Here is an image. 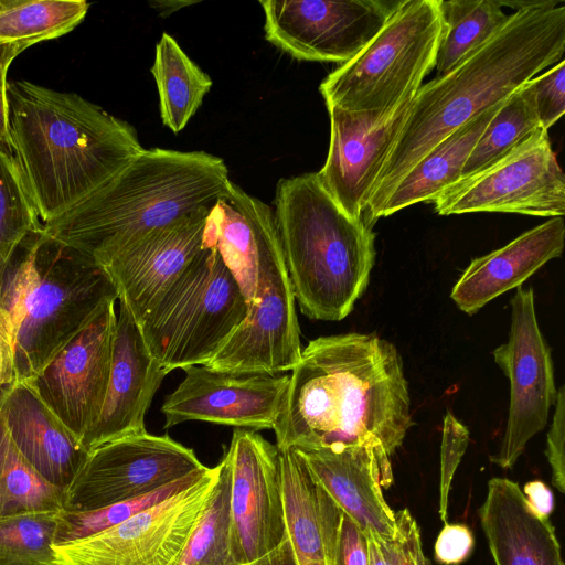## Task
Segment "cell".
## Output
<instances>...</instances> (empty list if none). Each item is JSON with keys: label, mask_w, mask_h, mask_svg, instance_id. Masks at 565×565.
Segmentation results:
<instances>
[{"label": "cell", "mask_w": 565, "mask_h": 565, "mask_svg": "<svg viewBox=\"0 0 565 565\" xmlns=\"http://www.w3.org/2000/svg\"><path fill=\"white\" fill-rule=\"evenodd\" d=\"M413 425L397 348L373 333L349 332L302 349L273 430L278 450L371 447L387 489L391 456Z\"/></svg>", "instance_id": "6da1fadb"}, {"label": "cell", "mask_w": 565, "mask_h": 565, "mask_svg": "<svg viewBox=\"0 0 565 565\" xmlns=\"http://www.w3.org/2000/svg\"><path fill=\"white\" fill-rule=\"evenodd\" d=\"M558 3L503 1L515 9L505 25L451 71L419 87L376 180L365 220L443 139L563 60L565 6Z\"/></svg>", "instance_id": "7a4b0ae2"}, {"label": "cell", "mask_w": 565, "mask_h": 565, "mask_svg": "<svg viewBox=\"0 0 565 565\" xmlns=\"http://www.w3.org/2000/svg\"><path fill=\"white\" fill-rule=\"evenodd\" d=\"M7 94L12 149L42 224L143 150L130 124L75 93L14 81Z\"/></svg>", "instance_id": "3957f363"}, {"label": "cell", "mask_w": 565, "mask_h": 565, "mask_svg": "<svg viewBox=\"0 0 565 565\" xmlns=\"http://www.w3.org/2000/svg\"><path fill=\"white\" fill-rule=\"evenodd\" d=\"M228 182L225 162L214 154L143 149L42 230L104 266L142 235L213 207Z\"/></svg>", "instance_id": "277c9868"}, {"label": "cell", "mask_w": 565, "mask_h": 565, "mask_svg": "<svg viewBox=\"0 0 565 565\" xmlns=\"http://www.w3.org/2000/svg\"><path fill=\"white\" fill-rule=\"evenodd\" d=\"M117 299L97 262L42 228L30 233L10 260L0 294L13 339L15 382L33 377L104 305Z\"/></svg>", "instance_id": "5b68a950"}, {"label": "cell", "mask_w": 565, "mask_h": 565, "mask_svg": "<svg viewBox=\"0 0 565 565\" xmlns=\"http://www.w3.org/2000/svg\"><path fill=\"white\" fill-rule=\"evenodd\" d=\"M274 213L295 299L312 320L340 321L364 294L375 262V234L348 215L317 172L278 181Z\"/></svg>", "instance_id": "8992f818"}, {"label": "cell", "mask_w": 565, "mask_h": 565, "mask_svg": "<svg viewBox=\"0 0 565 565\" xmlns=\"http://www.w3.org/2000/svg\"><path fill=\"white\" fill-rule=\"evenodd\" d=\"M247 303L215 247H202L147 312L139 328L169 373L205 365L239 326Z\"/></svg>", "instance_id": "52a82bcc"}, {"label": "cell", "mask_w": 565, "mask_h": 565, "mask_svg": "<svg viewBox=\"0 0 565 565\" xmlns=\"http://www.w3.org/2000/svg\"><path fill=\"white\" fill-rule=\"evenodd\" d=\"M441 29L438 0H399L359 54L322 81L326 106L388 111L414 97L435 67Z\"/></svg>", "instance_id": "ba28073f"}, {"label": "cell", "mask_w": 565, "mask_h": 565, "mask_svg": "<svg viewBox=\"0 0 565 565\" xmlns=\"http://www.w3.org/2000/svg\"><path fill=\"white\" fill-rule=\"evenodd\" d=\"M301 351L295 294L273 210L260 233L255 301L205 366L231 373L278 374L291 371Z\"/></svg>", "instance_id": "9c48e42d"}, {"label": "cell", "mask_w": 565, "mask_h": 565, "mask_svg": "<svg viewBox=\"0 0 565 565\" xmlns=\"http://www.w3.org/2000/svg\"><path fill=\"white\" fill-rule=\"evenodd\" d=\"M218 465L188 489L103 532L54 545L58 565H175L202 515Z\"/></svg>", "instance_id": "30bf717a"}, {"label": "cell", "mask_w": 565, "mask_h": 565, "mask_svg": "<svg viewBox=\"0 0 565 565\" xmlns=\"http://www.w3.org/2000/svg\"><path fill=\"white\" fill-rule=\"evenodd\" d=\"M433 202L439 215L499 212L563 217L565 175L547 130L537 129L498 162L452 184Z\"/></svg>", "instance_id": "8fae6325"}, {"label": "cell", "mask_w": 565, "mask_h": 565, "mask_svg": "<svg viewBox=\"0 0 565 565\" xmlns=\"http://www.w3.org/2000/svg\"><path fill=\"white\" fill-rule=\"evenodd\" d=\"M203 467L193 449L168 435L118 438L88 452L65 491L64 510L90 511L142 497Z\"/></svg>", "instance_id": "7c38bea8"}, {"label": "cell", "mask_w": 565, "mask_h": 565, "mask_svg": "<svg viewBox=\"0 0 565 565\" xmlns=\"http://www.w3.org/2000/svg\"><path fill=\"white\" fill-rule=\"evenodd\" d=\"M492 355L510 381V403L500 447L490 460L510 469L527 443L545 428L557 394L552 353L539 327L532 288H516L508 341Z\"/></svg>", "instance_id": "4fadbf2b"}, {"label": "cell", "mask_w": 565, "mask_h": 565, "mask_svg": "<svg viewBox=\"0 0 565 565\" xmlns=\"http://www.w3.org/2000/svg\"><path fill=\"white\" fill-rule=\"evenodd\" d=\"M399 0H263L265 39L300 61L344 64L379 33Z\"/></svg>", "instance_id": "5bb4252c"}, {"label": "cell", "mask_w": 565, "mask_h": 565, "mask_svg": "<svg viewBox=\"0 0 565 565\" xmlns=\"http://www.w3.org/2000/svg\"><path fill=\"white\" fill-rule=\"evenodd\" d=\"M224 458L230 468L233 555L242 565L286 540L279 450L257 431L235 428Z\"/></svg>", "instance_id": "9a60e30c"}, {"label": "cell", "mask_w": 565, "mask_h": 565, "mask_svg": "<svg viewBox=\"0 0 565 565\" xmlns=\"http://www.w3.org/2000/svg\"><path fill=\"white\" fill-rule=\"evenodd\" d=\"M116 323L115 301H110L43 369L25 381L79 443L104 405Z\"/></svg>", "instance_id": "2e32d148"}, {"label": "cell", "mask_w": 565, "mask_h": 565, "mask_svg": "<svg viewBox=\"0 0 565 565\" xmlns=\"http://www.w3.org/2000/svg\"><path fill=\"white\" fill-rule=\"evenodd\" d=\"M183 371V381L161 406L166 429L194 420L255 431L274 429L289 375L231 373L205 365Z\"/></svg>", "instance_id": "e0dca14e"}, {"label": "cell", "mask_w": 565, "mask_h": 565, "mask_svg": "<svg viewBox=\"0 0 565 565\" xmlns=\"http://www.w3.org/2000/svg\"><path fill=\"white\" fill-rule=\"evenodd\" d=\"M413 98L388 111L327 107L330 143L326 162L317 175L324 190L351 217L363 218Z\"/></svg>", "instance_id": "ac0fdd59"}, {"label": "cell", "mask_w": 565, "mask_h": 565, "mask_svg": "<svg viewBox=\"0 0 565 565\" xmlns=\"http://www.w3.org/2000/svg\"><path fill=\"white\" fill-rule=\"evenodd\" d=\"M211 209L142 235L103 266L138 324L201 250Z\"/></svg>", "instance_id": "d6986e66"}, {"label": "cell", "mask_w": 565, "mask_h": 565, "mask_svg": "<svg viewBox=\"0 0 565 565\" xmlns=\"http://www.w3.org/2000/svg\"><path fill=\"white\" fill-rule=\"evenodd\" d=\"M168 372L150 354L136 322L119 302L111 369L102 412L81 439L88 452L108 441L146 433L145 416Z\"/></svg>", "instance_id": "ffe728a7"}, {"label": "cell", "mask_w": 565, "mask_h": 565, "mask_svg": "<svg viewBox=\"0 0 565 565\" xmlns=\"http://www.w3.org/2000/svg\"><path fill=\"white\" fill-rule=\"evenodd\" d=\"M294 450L312 479L366 535L382 541L394 539L395 515L383 495L385 482L374 449L354 446Z\"/></svg>", "instance_id": "44dd1931"}, {"label": "cell", "mask_w": 565, "mask_h": 565, "mask_svg": "<svg viewBox=\"0 0 565 565\" xmlns=\"http://www.w3.org/2000/svg\"><path fill=\"white\" fill-rule=\"evenodd\" d=\"M0 416L30 466L49 483L66 491L88 451L25 382L0 393Z\"/></svg>", "instance_id": "7402d4cb"}, {"label": "cell", "mask_w": 565, "mask_h": 565, "mask_svg": "<svg viewBox=\"0 0 565 565\" xmlns=\"http://www.w3.org/2000/svg\"><path fill=\"white\" fill-rule=\"evenodd\" d=\"M564 241V218L551 217L503 247L472 259L452 287L450 298L465 313L478 312L500 295L521 287L547 262L561 257Z\"/></svg>", "instance_id": "603a6c76"}, {"label": "cell", "mask_w": 565, "mask_h": 565, "mask_svg": "<svg viewBox=\"0 0 565 565\" xmlns=\"http://www.w3.org/2000/svg\"><path fill=\"white\" fill-rule=\"evenodd\" d=\"M478 515L495 565H564L550 519L533 512L516 482L490 479Z\"/></svg>", "instance_id": "cb8c5ba5"}, {"label": "cell", "mask_w": 565, "mask_h": 565, "mask_svg": "<svg viewBox=\"0 0 565 565\" xmlns=\"http://www.w3.org/2000/svg\"><path fill=\"white\" fill-rule=\"evenodd\" d=\"M286 537L297 565H332L341 509L292 449L279 450Z\"/></svg>", "instance_id": "d4e9b609"}, {"label": "cell", "mask_w": 565, "mask_h": 565, "mask_svg": "<svg viewBox=\"0 0 565 565\" xmlns=\"http://www.w3.org/2000/svg\"><path fill=\"white\" fill-rule=\"evenodd\" d=\"M273 210L230 180L206 217L202 247L217 249L247 306L256 298L260 233Z\"/></svg>", "instance_id": "484cf974"}, {"label": "cell", "mask_w": 565, "mask_h": 565, "mask_svg": "<svg viewBox=\"0 0 565 565\" xmlns=\"http://www.w3.org/2000/svg\"><path fill=\"white\" fill-rule=\"evenodd\" d=\"M503 102L473 117L427 152L399 179L365 223L372 226L380 217L390 216L413 204L435 201L457 183L469 154Z\"/></svg>", "instance_id": "4316f807"}, {"label": "cell", "mask_w": 565, "mask_h": 565, "mask_svg": "<svg viewBox=\"0 0 565 565\" xmlns=\"http://www.w3.org/2000/svg\"><path fill=\"white\" fill-rule=\"evenodd\" d=\"M150 72L158 88L161 121L178 134L202 105L213 82L167 32L156 45Z\"/></svg>", "instance_id": "83f0119b"}, {"label": "cell", "mask_w": 565, "mask_h": 565, "mask_svg": "<svg viewBox=\"0 0 565 565\" xmlns=\"http://www.w3.org/2000/svg\"><path fill=\"white\" fill-rule=\"evenodd\" d=\"M499 0H438L441 35L436 55L437 76L451 71L479 49L510 19Z\"/></svg>", "instance_id": "f1b7e54d"}, {"label": "cell", "mask_w": 565, "mask_h": 565, "mask_svg": "<svg viewBox=\"0 0 565 565\" xmlns=\"http://www.w3.org/2000/svg\"><path fill=\"white\" fill-rule=\"evenodd\" d=\"M88 8L84 0H0V43L24 51L60 38L84 20Z\"/></svg>", "instance_id": "f546056e"}, {"label": "cell", "mask_w": 565, "mask_h": 565, "mask_svg": "<svg viewBox=\"0 0 565 565\" xmlns=\"http://www.w3.org/2000/svg\"><path fill=\"white\" fill-rule=\"evenodd\" d=\"M540 128L527 81L503 102L488 124L469 154L459 181L484 171Z\"/></svg>", "instance_id": "4dcf8cb0"}, {"label": "cell", "mask_w": 565, "mask_h": 565, "mask_svg": "<svg viewBox=\"0 0 565 565\" xmlns=\"http://www.w3.org/2000/svg\"><path fill=\"white\" fill-rule=\"evenodd\" d=\"M65 491L44 480L12 443L0 416V516L61 512Z\"/></svg>", "instance_id": "1f68e13d"}, {"label": "cell", "mask_w": 565, "mask_h": 565, "mask_svg": "<svg viewBox=\"0 0 565 565\" xmlns=\"http://www.w3.org/2000/svg\"><path fill=\"white\" fill-rule=\"evenodd\" d=\"M175 565H237L232 546L230 468L224 457L206 507Z\"/></svg>", "instance_id": "d6a6232c"}, {"label": "cell", "mask_w": 565, "mask_h": 565, "mask_svg": "<svg viewBox=\"0 0 565 565\" xmlns=\"http://www.w3.org/2000/svg\"><path fill=\"white\" fill-rule=\"evenodd\" d=\"M42 226L18 159L0 142V294L15 249Z\"/></svg>", "instance_id": "836d02e7"}, {"label": "cell", "mask_w": 565, "mask_h": 565, "mask_svg": "<svg viewBox=\"0 0 565 565\" xmlns=\"http://www.w3.org/2000/svg\"><path fill=\"white\" fill-rule=\"evenodd\" d=\"M204 466L160 489L127 501L90 511H61L57 516L55 545L103 532L194 484L207 471Z\"/></svg>", "instance_id": "e575fe53"}, {"label": "cell", "mask_w": 565, "mask_h": 565, "mask_svg": "<svg viewBox=\"0 0 565 565\" xmlns=\"http://www.w3.org/2000/svg\"><path fill=\"white\" fill-rule=\"evenodd\" d=\"M58 512L0 516V565H57Z\"/></svg>", "instance_id": "d590c367"}, {"label": "cell", "mask_w": 565, "mask_h": 565, "mask_svg": "<svg viewBox=\"0 0 565 565\" xmlns=\"http://www.w3.org/2000/svg\"><path fill=\"white\" fill-rule=\"evenodd\" d=\"M469 430L450 412L444 417L440 445L439 518L448 519V501L455 472L468 448Z\"/></svg>", "instance_id": "8d00e7d4"}, {"label": "cell", "mask_w": 565, "mask_h": 565, "mask_svg": "<svg viewBox=\"0 0 565 565\" xmlns=\"http://www.w3.org/2000/svg\"><path fill=\"white\" fill-rule=\"evenodd\" d=\"M529 84L540 125L548 131L565 113V61L533 77Z\"/></svg>", "instance_id": "74e56055"}, {"label": "cell", "mask_w": 565, "mask_h": 565, "mask_svg": "<svg viewBox=\"0 0 565 565\" xmlns=\"http://www.w3.org/2000/svg\"><path fill=\"white\" fill-rule=\"evenodd\" d=\"M396 534L391 541L375 540L387 565H431L425 556L420 531L407 508L394 511Z\"/></svg>", "instance_id": "f35d334b"}, {"label": "cell", "mask_w": 565, "mask_h": 565, "mask_svg": "<svg viewBox=\"0 0 565 565\" xmlns=\"http://www.w3.org/2000/svg\"><path fill=\"white\" fill-rule=\"evenodd\" d=\"M555 411L550 429L546 435L545 456L552 469V484L561 492H565V386L557 390Z\"/></svg>", "instance_id": "ab89813d"}, {"label": "cell", "mask_w": 565, "mask_h": 565, "mask_svg": "<svg viewBox=\"0 0 565 565\" xmlns=\"http://www.w3.org/2000/svg\"><path fill=\"white\" fill-rule=\"evenodd\" d=\"M332 565H369L367 536L342 510Z\"/></svg>", "instance_id": "60d3db41"}, {"label": "cell", "mask_w": 565, "mask_h": 565, "mask_svg": "<svg viewBox=\"0 0 565 565\" xmlns=\"http://www.w3.org/2000/svg\"><path fill=\"white\" fill-rule=\"evenodd\" d=\"M475 539L471 530L461 523H445L434 546L435 558L443 565H459L471 554Z\"/></svg>", "instance_id": "b9f144b4"}, {"label": "cell", "mask_w": 565, "mask_h": 565, "mask_svg": "<svg viewBox=\"0 0 565 565\" xmlns=\"http://www.w3.org/2000/svg\"><path fill=\"white\" fill-rule=\"evenodd\" d=\"M23 50L10 43H0V142L12 150L10 127H9V107H8V71L13 60Z\"/></svg>", "instance_id": "7bdbcfd3"}, {"label": "cell", "mask_w": 565, "mask_h": 565, "mask_svg": "<svg viewBox=\"0 0 565 565\" xmlns=\"http://www.w3.org/2000/svg\"><path fill=\"white\" fill-rule=\"evenodd\" d=\"M15 382L14 349L10 327L0 311V393Z\"/></svg>", "instance_id": "ee69618b"}, {"label": "cell", "mask_w": 565, "mask_h": 565, "mask_svg": "<svg viewBox=\"0 0 565 565\" xmlns=\"http://www.w3.org/2000/svg\"><path fill=\"white\" fill-rule=\"evenodd\" d=\"M522 492L534 513L550 519L554 509V497L551 489L543 481L526 482Z\"/></svg>", "instance_id": "f6af8a7d"}, {"label": "cell", "mask_w": 565, "mask_h": 565, "mask_svg": "<svg viewBox=\"0 0 565 565\" xmlns=\"http://www.w3.org/2000/svg\"><path fill=\"white\" fill-rule=\"evenodd\" d=\"M242 565H297L289 541L286 540L274 551Z\"/></svg>", "instance_id": "bcb514c9"}, {"label": "cell", "mask_w": 565, "mask_h": 565, "mask_svg": "<svg viewBox=\"0 0 565 565\" xmlns=\"http://www.w3.org/2000/svg\"><path fill=\"white\" fill-rule=\"evenodd\" d=\"M196 3V1H152L150 6L153 7L161 17L167 18L171 13L182 9L183 7H188Z\"/></svg>", "instance_id": "7dc6e473"}, {"label": "cell", "mask_w": 565, "mask_h": 565, "mask_svg": "<svg viewBox=\"0 0 565 565\" xmlns=\"http://www.w3.org/2000/svg\"><path fill=\"white\" fill-rule=\"evenodd\" d=\"M366 536L369 543V565H387L375 537L372 535Z\"/></svg>", "instance_id": "c3c4849f"}, {"label": "cell", "mask_w": 565, "mask_h": 565, "mask_svg": "<svg viewBox=\"0 0 565 565\" xmlns=\"http://www.w3.org/2000/svg\"><path fill=\"white\" fill-rule=\"evenodd\" d=\"M58 565V564H57Z\"/></svg>", "instance_id": "681fc988"}]
</instances>
